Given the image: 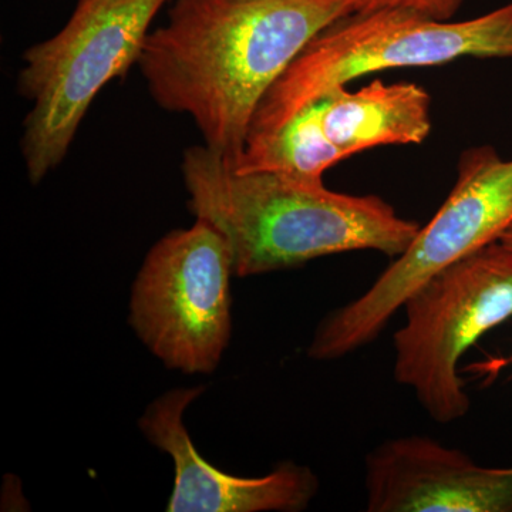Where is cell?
Masks as SVG:
<instances>
[{"instance_id":"obj_12","label":"cell","mask_w":512,"mask_h":512,"mask_svg":"<svg viewBox=\"0 0 512 512\" xmlns=\"http://www.w3.org/2000/svg\"><path fill=\"white\" fill-rule=\"evenodd\" d=\"M464 0H349L350 13L380 9H407L437 20H451Z\"/></svg>"},{"instance_id":"obj_6","label":"cell","mask_w":512,"mask_h":512,"mask_svg":"<svg viewBox=\"0 0 512 512\" xmlns=\"http://www.w3.org/2000/svg\"><path fill=\"white\" fill-rule=\"evenodd\" d=\"M406 322L393 339V375L429 417L450 424L471 400L458 363L488 332L512 319V255L500 241L454 262L403 305Z\"/></svg>"},{"instance_id":"obj_13","label":"cell","mask_w":512,"mask_h":512,"mask_svg":"<svg viewBox=\"0 0 512 512\" xmlns=\"http://www.w3.org/2000/svg\"><path fill=\"white\" fill-rule=\"evenodd\" d=\"M501 244L504 245L505 248H507V251L510 252L512 255V225L510 228L507 229V231L504 232L503 235H501L500 238Z\"/></svg>"},{"instance_id":"obj_11","label":"cell","mask_w":512,"mask_h":512,"mask_svg":"<svg viewBox=\"0 0 512 512\" xmlns=\"http://www.w3.org/2000/svg\"><path fill=\"white\" fill-rule=\"evenodd\" d=\"M346 160L323 130L318 101L303 107L284 126L249 137L237 173H278L299 180L323 181L326 170Z\"/></svg>"},{"instance_id":"obj_7","label":"cell","mask_w":512,"mask_h":512,"mask_svg":"<svg viewBox=\"0 0 512 512\" xmlns=\"http://www.w3.org/2000/svg\"><path fill=\"white\" fill-rule=\"evenodd\" d=\"M234 258L214 225L175 229L148 252L133 285L130 323L170 369H217L231 338Z\"/></svg>"},{"instance_id":"obj_4","label":"cell","mask_w":512,"mask_h":512,"mask_svg":"<svg viewBox=\"0 0 512 512\" xmlns=\"http://www.w3.org/2000/svg\"><path fill=\"white\" fill-rule=\"evenodd\" d=\"M168 0H79L57 35L26 50L18 89L33 101L22 154L33 185L62 163L93 100L138 63Z\"/></svg>"},{"instance_id":"obj_2","label":"cell","mask_w":512,"mask_h":512,"mask_svg":"<svg viewBox=\"0 0 512 512\" xmlns=\"http://www.w3.org/2000/svg\"><path fill=\"white\" fill-rule=\"evenodd\" d=\"M188 207L227 238L235 276L296 268L352 251L402 255L419 232L376 195L330 191L323 181L237 173L205 146L185 150Z\"/></svg>"},{"instance_id":"obj_5","label":"cell","mask_w":512,"mask_h":512,"mask_svg":"<svg viewBox=\"0 0 512 512\" xmlns=\"http://www.w3.org/2000/svg\"><path fill=\"white\" fill-rule=\"evenodd\" d=\"M457 181L429 224L363 295L329 313L308 355L330 362L362 349L383 332L414 291L454 262L500 241L512 225V160L493 147L470 148Z\"/></svg>"},{"instance_id":"obj_3","label":"cell","mask_w":512,"mask_h":512,"mask_svg":"<svg viewBox=\"0 0 512 512\" xmlns=\"http://www.w3.org/2000/svg\"><path fill=\"white\" fill-rule=\"evenodd\" d=\"M461 57H512V2L463 22L407 9L350 13L313 37L269 89L247 138L284 126L312 101L359 77L397 67L439 66Z\"/></svg>"},{"instance_id":"obj_8","label":"cell","mask_w":512,"mask_h":512,"mask_svg":"<svg viewBox=\"0 0 512 512\" xmlns=\"http://www.w3.org/2000/svg\"><path fill=\"white\" fill-rule=\"evenodd\" d=\"M365 466L369 512H512V466H480L430 437L384 441Z\"/></svg>"},{"instance_id":"obj_1","label":"cell","mask_w":512,"mask_h":512,"mask_svg":"<svg viewBox=\"0 0 512 512\" xmlns=\"http://www.w3.org/2000/svg\"><path fill=\"white\" fill-rule=\"evenodd\" d=\"M349 0H175L138 67L161 109L188 114L205 147L237 165L265 94Z\"/></svg>"},{"instance_id":"obj_9","label":"cell","mask_w":512,"mask_h":512,"mask_svg":"<svg viewBox=\"0 0 512 512\" xmlns=\"http://www.w3.org/2000/svg\"><path fill=\"white\" fill-rule=\"evenodd\" d=\"M202 387L177 389L148 407L140 429L154 446L170 454L175 467L168 512H296L318 494L312 470L284 463L268 476L242 478L224 473L198 453L184 427L183 414Z\"/></svg>"},{"instance_id":"obj_10","label":"cell","mask_w":512,"mask_h":512,"mask_svg":"<svg viewBox=\"0 0 512 512\" xmlns=\"http://www.w3.org/2000/svg\"><path fill=\"white\" fill-rule=\"evenodd\" d=\"M315 101L326 136L346 158L379 146L420 144L430 134V94L419 84L375 80L356 92L336 87Z\"/></svg>"}]
</instances>
